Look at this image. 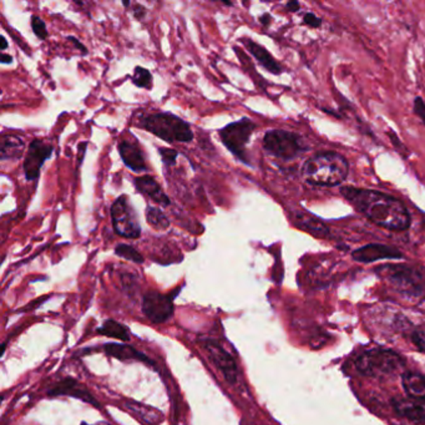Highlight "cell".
<instances>
[{"instance_id":"ffe728a7","label":"cell","mask_w":425,"mask_h":425,"mask_svg":"<svg viewBox=\"0 0 425 425\" xmlns=\"http://www.w3.org/2000/svg\"><path fill=\"white\" fill-rule=\"evenodd\" d=\"M24 150V140L17 135H3L1 136V145H0V158L3 161L11 158H19L22 156Z\"/></svg>"},{"instance_id":"d590c367","label":"cell","mask_w":425,"mask_h":425,"mask_svg":"<svg viewBox=\"0 0 425 425\" xmlns=\"http://www.w3.org/2000/svg\"><path fill=\"white\" fill-rule=\"evenodd\" d=\"M271 20H272V17L269 14H263L262 17L259 18V22L263 25H269Z\"/></svg>"},{"instance_id":"836d02e7","label":"cell","mask_w":425,"mask_h":425,"mask_svg":"<svg viewBox=\"0 0 425 425\" xmlns=\"http://www.w3.org/2000/svg\"><path fill=\"white\" fill-rule=\"evenodd\" d=\"M299 3L298 1H290V3H287V11H292V13H295V11H299Z\"/></svg>"},{"instance_id":"8d00e7d4","label":"cell","mask_w":425,"mask_h":425,"mask_svg":"<svg viewBox=\"0 0 425 425\" xmlns=\"http://www.w3.org/2000/svg\"><path fill=\"white\" fill-rule=\"evenodd\" d=\"M6 48H8V41L4 36H1V50H6Z\"/></svg>"},{"instance_id":"ac0fdd59","label":"cell","mask_w":425,"mask_h":425,"mask_svg":"<svg viewBox=\"0 0 425 425\" xmlns=\"http://www.w3.org/2000/svg\"><path fill=\"white\" fill-rule=\"evenodd\" d=\"M105 352L107 356L119 360H142L146 363L151 364V360L146 358L142 353L139 352L136 348L130 344H119V343H110L105 346Z\"/></svg>"},{"instance_id":"e575fe53","label":"cell","mask_w":425,"mask_h":425,"mask_svg":"<svg viewBox=\"0 0 425 425\" xmlns=\"http://www.w3.org/2000/svg\"><path fill=\"white\" fill-rule=\"evenodd\" d=\"M0 62H3V64H11L13 62V56L3 53L1 56H0Z\"/></svg>"},{"instance_id":"f35d334b","label":"cell","mask_w":425,"mask_h":425,"mask_svg":"<svg viewBox=\"0 0 425 425\" xmlns=\"http://www.w3.org/2000/svg\"><path fill=\"white\" fill-rule=\"evenodd\" d=\"M123 6H130V1H123Z\"/></svg>"},{"instance_id":"6da1fadb","label":"cell","mask_w":425,"mask_h":425,"mask_svg":"<svg viewBox=\"0 0 425 425\" xmlns=\"http://www.w3.org/2000/svg\"><path fill=\"white\" fill-rule=\"evenodd\" d=\"M341 195L358 212L379 227L400 232L408 229L412 224L410 213L397 197L381 191L353 186L342 187Z\"/></svg>"},{"instance_id":"9a60e30c","label":"cell","mask_w":425,"mask_h":425,"mask_svg":"<svg viewBox=\"0 0 425 425\" xmlns=\"http://www.w3.org/2000/svg\"><path fill=\"white\" fill-rule=\"evenodd\" d=\"M241 41L246 46L250 54L259 62V65H262L267 72L274 74V75H280L283 73L282 65L276 62L274 56L271 55V53L266 48H263L262 45L257 44L253 40L247 39V38L241 39Z\"/></svg>"},{"instance_id":"8992f818","label":"cell","mask_w":425,"mask_h":425,"mask_svg":"<svg viewBox=\"0 0 425 425\" xmlns=\"http://www.w3.org/2000/svg\"><path fill=\"white\" fill-rule=\"evenodd\" d=\"M267 154L281 160H292L304 151L302 137L288 130H269L262 141Z\"/></svg>"},{"instance_id":"484cf974","label":"cell","mask_w":425,"mask_h":425,"mask_svg":"<svg viewBox=\"0 0 425 425\" xmlns=\"http://www.w3.org/2000/svg\"><path fill=\"white\" fill-rule=\"evenodd\" d=\"M115 253L118 255L119 257L125 258L131 262L137 263V264L144 263V257L140 252L136 251L134 247L126 245V243H120L115 247Z\"/></svg>"},{"instance_id":"7c38bea8","label":"cell","mask_w":425,"mask_h":425,"mask_svg":"<svg viewBox=\"0 0 425 425\" xmlns=\"http://www.w3.org/2000/svg\"><path fill=\"white\" fill-rule=\"evenodd\" d=\"M403 257L402 252L382 243H370L352 252L354 261L360 263H372L379 259H397Z\"/></svg>"},{"instance_id":"44dd1931","label":"cell","mask_w":425,"mask_h":425,"mask_svg":"<svg viewBox=\"0 0 425 425\" xmlns=\"http://www.w3.org/2000/svg\"><path fill=\"white\" fill-rule=\"evenodd\" d=\"M126 407L129 410H131L134 415H136L139 419L147 425L160 424V421L163 419V413L158 412L152 407L145 405V404L137 403L130 400L126 403Z\"/></svg>"},{"instance_id":"5bb4252c","label":"cell","mask_w":425,"mask_h":425,"mask_svg":"<svg viewBox=\"0 0 425 425\" xmlns=\"http://www.w3.org/2000/svg\"><path fill=\"white\" fill-rule=\"evenodd\" d=\"M118 149L121 160L130 170L134 173H144L147 170L144 152L137 144L123 140L119 144Z\"/></svg>"},{"instance_id":"d6a6232c","label":"cell","mask_w":425,"mask_h":425,"mask_svg":"<svg viewBox=\"0 0 425 425\" xmlns=\"http://www.w3.org/2000/svg\"><path fill=\"white\" fill-rule=\"evenodd\" d=\"M67 40H70V41L75 45V48H76L78 50L81 51L83 54H88V49H86V46H85L83 43H80V40L76 39V38H74V36H69Z\"/></svg>"},{"instance_id":"e0dca14e","label":"cell","mask_w":425,"mask_h":425,"mask_svg":"<svg viewBox=\"0 0 425 425\" xmlns=\"http://www.w3.org/2000/svg\"><path fill=\"white\" fill-rule=\"evenodd\" d=\"M393 405L402 417L415 421H425V399H397Z\"/></svg>"},{"instance_id":"277c9868","label":"cell","mask_w":425,"mask_h":425,"mask_svg":"<svg viewBox=\"0 0 425 425\" xmlns=\"http://www.w3.org/2000/svg\"><path fill=\"white\" fill-rule=\"evenodd\" d=\"M403 367L402 357L392 349L386 348L370 349L359 356L356 360V368L360 375L375 378L394 375Z\"/></svg>"},{"instance_id":"ab89813d","label":"cell","mask_w":425,"mask_h":425,"mask_svg":"<svg viewBox=\"0 0 425 425\" xmlns=\"http://www.w3.org/2000/svg\"><path fill=\"white\" fill-rule=\"evenodd\" d=\"M83 425H86V423H83Z\"/></svg>"},{"instance_id":"7402d4cb","label":"cell","mask_w":425,"mask_h":425,"mask_svg":"<svg viewBox=\"0 0 425 425\" xmlns=\"http://www.w3.org/2000/svg\"><path fill=\"white\" fill-rule=\"evenodd\" d=\"M296 224L298 227L311 232L312 235L322 236V237L330 235V229L322 221H319L308 213H298Z\"/></svg>"},{"instance_id":"4dcf8cb0","label":"cell","mask_w":425,"mask_h":425,"mask_svg":"<svg viewBox=\"0 0 425 425\" xmlns=\"http://www.w3.org/2000/svg\"><path fill=\"white\" fill-rule=\"evenodd\" d=\"M413 107H414L415 114L419 116L420 120H421L423 123L425 125V102L424 100L420 97V96L415 97L414 105H413Z\"/></svg>"},{"instance_id":"3957f363","label":"cell","mask_w":425,"mask_h":425,"mask_svg":"<svg viewBox=\"0 0 425 425\" xmlns=\"http://www.w3.org/2000/svg\"><path fill=\"white\" fill-rule=\"evenodd\" d=\"M140 126L166 142H191L194 131L190 123L171 112H155L141 119Z\"/></svg>"},{"instance_id":"d4e9b609","label":"cell","mask_w":425,"mask_h":425,"mask_svg":"<svg viewBox=\"0 0 425 425\" xmlns=\"http://www.w3.org/2000/svg\"><path fill=\"white\" fill-rule=\"evenodd\" d=\"M131 80L137 88L147 90L152 88V74L145 67H135L134 75L131 76Z\"/></svg>"},{"instance_id":"f1b7e54d","label":"cell","mask_w":425,"mask_h":425,"mask_svg":"<svg viewBox=\"0 0 425 425\" xmlns=\"http://www.w3.org/2000/svg\"><path fill=\"white\" fill-rule=\"evenodd\" d=\"M412 339L421 352L425 353V325L417 327L412 333Z\"/></svg>"},{"instance_id":"7a4b0ae2","label":"cell","mask_w":425,"mask_h":425,"mask_svg":"<svg viewBox=\"0 0 425 425\" xmlns=\"http://www.w3.org/2000/svg\"><path fill=\"white\" fill-rule=\"evenodd\" d=\"M348 174V160L338 152H319L302 165L303 179L311 185L327 187L341 185Z\"/></svg>"},{"instance_id":"4fadbf2b","label":"cell","mask_w":425,"mask_h":425,"mask_svg":"<svg viewBox=\"0 0 425 425\" xmlns=\"http://www.w3.org/2000/svg\"><path fill=\"white\" fill-rule=\"evenodd\" d=\"M136 190L142 194L144 196L149 197L150 200L163 206L168 208L171 205V201L168 195L163 192L161 186L157 184L156 180L154 179L150 175H144L140 177H136L134 181Z\"/></svg>"},{"instance_id":"ba28073f","label":"cell","mask_w":425,"mask_h":425,"mask_svg":"<svg viewBox=\"0 0 425 425\" xmlns=\"http://www.w3.org/2000/svg\"><path fill=\"white\" fill-rule=\"evenodd\" d=\"M375 271L383 278L391 282L398 291L417 295L423 290L420 274L405 264H386L378 267Z\"/></svg>"},{"instance_id":"d6986e66","label":"cell","mask_w":425,"mask_h":425,"mask_svg":"<svg viewBox=\"0 0 425 425\" xmlns=\"http://www.w3.org/2000/svg\"><path fill=\"white\" fill-rule=\"evenodd\" d=\"M403 388L410 399H425V378L415 372H405L402 377Z\"/></svg>"},{"instance_id":"9c48e42d","label":"cell","mask_w":425,"mask_h":425,"mask_svg":"<svg viewBox=\"0 0 425 425\" xmlns=\"http://www.w3.org/2000/svg\"><path fill=\"white\" fill-rule=\"evenodd\" d=\"M176 295H161L158 292H147L142 298V312L146 318L155 325L166 322L174 314V298Z\"/></svg>"},{"instance_id":"8fae6325","label":"cell","mask_w":425,"mask_h":425,"mask_svg":"<svg viewBox=\"0 0 425 425\" xmlns=\"http://www.w3.org/2000/svg\"><path fill=\"white\" fill-rule=\"evenodd\" d=\"M53 151L54 147L43 140L35 139L30 142L28 152L22 163V170L28 181H34L39 177L40 170L43 168L45 161L50 158Z\"/></svg>"},{"instance_id":"1f68e13d","label":"cell","mask_w":425,"mask_h":425,"mask_svg":"<svg viewBox=\"0 0 425 425\" xmlns=\"http://www.w3.org/2000/svg\"><path fill=\"white\" fill-rule=\"evenodd\" d=\"M146 14H147V11H146L145 6H139V4L134 6V9H133V15H134L135 19L142 20V19L146 17Z\"/></svg>"},{"instance_id":"74e56055","label":"cell","mask_w":425,"mask_h":425,"mask_svg":"<svg viewBox=\"0 0 425 425\" xmlns=\"http://www.w3.org/2000/svg\"><path fill=\"white\" fill-rule=\"evenodd\" d=\"M224 6H234V3L232 1H221Z\"/></svg>"},{"instance_id":"2e32d148","label":"cell","mask_w":425,"mask_h":425,"mask_svg":"<svg viewBox=\"0 0 425 425\" xmlns=\"http://www.w3.org/2000/svg\"><path fill=\"white\" fill-rule=\"evenodd\" d=\"M49 396L51 397H55V396H70V397L79 398L84 402L93 404L95 407H99V404L96 402L95 398L93 397L84 386H80L78 382L73 379V378H67L64 381L58 383L50 392Z\"/></svg>"},{"instance_id":"603a6c76","label":"cell","mask_w":425,"mask_h":425,"mask_svg":"<svg viewBox=\"0 0 425 425\" xmlns=\"http://www.w3.org/2000/svg\"><path fill=\"white\" fill-rule=\"evenodd\" d=\"M97 332L102 336L115 338L119 341L128 342L130 339L129 330L126 327H123L121 323L116 321H107L104 325H101Z\"/></svg>"},{"instance_id":"83f0119b","label":"cell","mask_w":425,"mask_h":425,"mask_svg":"<svg viewBox=\"0 0 425 425\" xmlns=\"http://www.w3.org/2000/svg\"><path fill=\"white\" fill-rule=\"evenodd\" d=\"M158 154L163 158V163L166 166H174L176 165V158L179 156V152L174 150V149H168V147H160L158 149Z\"/></svg>"},{"instance_id":"cb8c5ba5","label":"cell","mask_w":425,"mask_h":425,"mask_svg":"<svg viewBox=\"0 0 425 425\" xmlns=\"http://www.w3.org/2000/svg\"><path fill=\"white\" fill-rule=\"evenodd\" d=\"M146 221L157 231H165L170 227L168 216L163 213V210L154 206H147L146 208Z\"/></svg>"},{"instance_id":"f546056e","label":"cell","mask_w":425,"mask_h":425,"mask_svg":"<svg viewBox=\"0 0 425 425\" xmlns=\"http://www.w3.org/2000/svg\"><path fill=\"white\" fill-rule=\"evenodd\" d=\"M303 24H306L309 28H319L322 25V19L313 13H307L303 17Z\"/></svg>"},{"instance_id":"52a82bcc","label":"cell","mask_w":425,"mask_h":425,"mask_svg":"<svg viewBox=\"0 0 425 425\" xmlns=\"http://www.w3.org/2000/svg\"><path fill=\"white\" fill-rule=\"evenodd\" d=\"M112 227L119 236L123 238H139L141 236V226L139 218L135 212V208L129 197L126 195L118 197L112 203Z\"/></svg>"},{"instance_id":"30bf717a","label":"cell","mask_w":425,"mask_h":425,"mask_svg":"<svg viewBox=\"0 0 425 425\" xmlns=\"http://www.w3.org/2000/svg\"><path fill=\"white\" fill-rule=\"evenodd\" d=\"M201 344L208 354V359L222 373L224 379L229 382V384H236L238 378V370L235 359L231 357V354L221 344L212 339H205L201 342Z\"/></svg>"},{"instance_id":"4316f807","label":"cell","mask_w":425,"mask_h":425,"mask_svg":"<svg viewBox=\"0 0 425 425\" xmlns=\"http://www.w3.org/2000/svg\"><path fill=\"white\" fill-rule=\"evenodd\" d=\"M32 29H33V33L39 38L40 40H44L48 38V29H46V24L41 18L38 15H33L32 17Z\"/></svg>"},{"instance_id":"5b68a950","label":"cell","mask_w":425,"mask_h":425,"mask_svg":"<svg viewBox=\"0 0 425 425\" xmlns=\"http://www.w3.org/2000/svg\"><path fill=\"white\" fill-rule=\"evenodd\" d=\"M256 128V123L251 119L242 118L238 121L226 125L224 129L218 131V135L222 144L234 156L237 157L241 163L250 165L246 147Z\"/></svg>"}]
</instances>
